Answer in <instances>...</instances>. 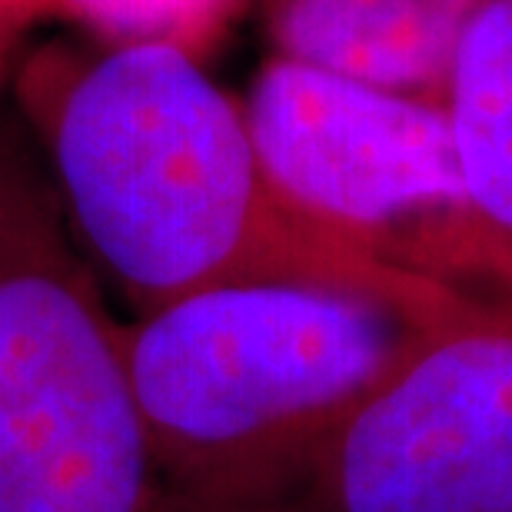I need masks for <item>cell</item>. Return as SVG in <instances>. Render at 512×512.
Masks as SVG:
<instances>
[{
    "label": "cell",
    "mask_w": 512,
    "mask_h": 512,
    "mask_svg": "<svg viewBox=\"0 0 512 512\" xmlns=\"http://www.w3.org/2000/svg\"><path fill=\"white\" fill-rule=\"evenodd\" d=\"M243 117L300 217L386 266L489 300L443 104L273 54Z\"/></svg>",
    "instance_id": "277c9868"
},
{
    "label": "cell",
    "mask_w": 512,
    "mask_h": 512,
    "mask_svg": "<svg viewBox=\"0 0 512 512\" xmlns=\"http://www.w3.org/2000/svg\"><path fill=\"white\" fill-rule=\"evenodd\" d=\"M443 110L486 293L512 303V0H483L469 17Z\"/></svg>",
    "instance_id": "52a82bcc"
},
{
    "label": "cell",
    "mask_w": 512,
    "mask_h": 512,
    "mask_svg": "<svg viewBox=\"0 0 512 512\" xmlns=\"http://www.w3.org/2000/svg\"><path fill=\"white\" fill-rule=\"evenodd\" d=\"M110 47L163 44L197 57L227 27L240 0H64Z\"/></svg>",
    "instance_id": "ba28073f"
},
{
    "label": "cell",
    "mask_w": 512,
    "mask_h": 512,
    "mask_svg": "<svg viewBox=\"0 0 512 512\" xmlns=\"http://www.w3.org/2000/svg\"><path fill=\"white\" fill-rule=\"evenodd\" d=\"M0 512H170L127 326L44 163L0 117Z\"/></svg>",
    "instance_id": "3957f363"
},
{
    "label": "cell",
    "mask_w": 512,
    "mask_h": 512,
    "mask_svg": "<svg viewBox=\"0 0 512 512\" xmlns=\"http://www.w3.org/2000/svg\"><path fill=\"white\" fill-rule=\"evenodd\" d=\"M483 0H260L276 57L443 104L449 64Z\"/></svg>",
    "instance_id": "8992f818"
},
{
    "label": "cell",
    "mask_w": 512,
    "mask_h": 512,
    "mask_svg": "<svg viewBox=\"0 0 512 512\" xmlns=\"http://www.w3.org/2000/svg\"><path fill=\"white\" fill-rule=\"evenodd\" d=\"M44 170L97 273L137 316L233 283H316L403 303L463 293L300 217L266 177L243 104L177 47H110L24 80Z\"/></svg>",
    "instance_id": "6da1fadb"
},
{
    "label": "cell",
    "mask_w": 512,
    "mask_h": 512,
    "mask_svg": "<svg viewBox=\"0 0 512 512\" xmlns=\"http://www.w3.org/2000/svg\"><path fill=\"white\" fill-rule=\"evenodd\" d=\"M40 0H0V27H10L14 20L27 17Z\"/></svg>",
    "instance_id": "9c48e42d"
},
{
    "label": "cell",
    "mask_w": 512,
    "mask_h": 512,
    "mask_svg": "<svg viewBox=\"0 0 512 512\" xmlns=\"http://www.w3.org/2000/svg\"><path fill=\"white\" fill-rule=\"evenodd\" d=\"M469 300L233 283L137 316L127 326L130 380L170 512H270Z\"/></svg>",
    "instance_id": "7a4b0ae2"
},
{
    "label": "cell",
    "mask_w": 512,
    "mask_h": 512,
    "mask_svg": "<svg viewBox=\"0 0 512 512\" xmlns=\"http://www.w3.org/2000/svg\"><path fill=\"white\" fill-rule=\"evenodd\" d=\"M270 512H512V303L439 323Z\"/></svg>",
    "instance_id": "5b68a950"
}]
</instances>
